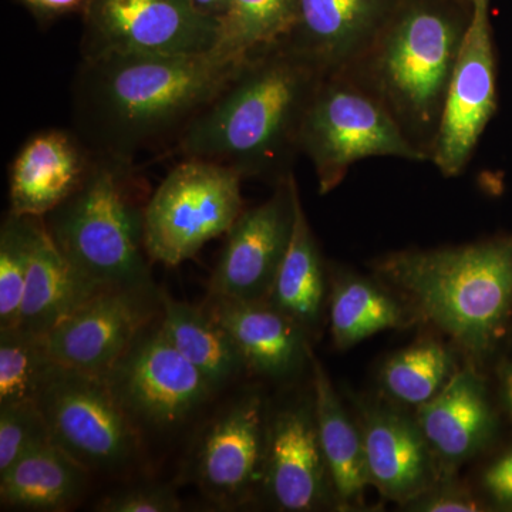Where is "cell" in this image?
<instances>
[{
    "label": "cell",
    "instance_id": "1",
    "mask_svg": "<svg viewBox=\"0 0 512 512\" xmlns=\"http://www.w3.org/2000/svg\"><path fill=\"white\" fill-rule=\"evenodd\" d=\"M248 59L214 52L82 59L73 80V130L94 154L134 163L141 151L175 143Z\"/></svg>",
    "mask_w": 512,
    "mask_h": 512
},
{
    "label": "cell",
    "instance_id": "2",
    "mask_svg": "<svg viewBox=\"0 0 512 512\" xmlns=\"http://www.w3.org/2000/svg\"><path fill=\"white\" fill-rule=\"evenodd\" d=\"M322 70L288 43L249 57L237 76L188 124L173 153L262 177L299 148V131Z\"/></svg>",
    "mask_w": 512,
    "mask_h": 512
},
{
    "label": "cell",
    "instance_id": "3",
    "mask_svg": "<svg viewBox=\"0 0 512 512\" xmlns=\"http://www.w3.org/2000/svg\"><path fill=\"white\" fill-rule=\"evenodd\" d=\"M377 272L468 355L484 357L512 312V235L464 247L396 252Z\"/></svg>",
    "mask_w": 512,
    "mask_h": 512
},
{
    "label": "cell",
    "instance_id": "4",
    "mask_svg": "<svg viewBox=\"0 0 512 512\" xmlns=\"http://www.w3.org/2000/svg\"><path fill=\"white\" fill-rule=\"evenodd\" d=\"M134 163L94 157L72 197L43 217L57 249L101 289L156 291Z\"/></svg>",
    "mask_w": 512,
    "mask_h": 512
},
{
    "label": "cell",
    "instance_id": "5",
    "mask_svg": "<svg viewBox=\"0 0 512 512\" xmlns=\"http://www.w3.org/2000/svg\"><path fill=\"white\" fill-rule=\"evenodd\" d=\"M242 180L234 168L200 158H183L175 165L144 211L151 262L173 268L227 234L244 211Z\"/></svg>",
    "mask_w": 512,
    "mask_h": 512
},
{
    "label": "cell",
    "instance_id": "6",
    "mask_svg": "<svg viewBox=\"0 0 512 512\" xmlns=\"http://www.w3.org/2000/svg\"><path fill=\"white\" fill-rule=\"evenodd\" d=\"M53 443L90 473H119L140 454V433L103 377L57 365L36 397Z\"/></svg>",
    "mask_w": 512,
    "mask_h": 512
},
{
    "label": "cell",
    "instance_id": "7",
    "mask_svg": "<svg viewBox=\"0 0 512 512\" xmlns=\"http://www.w3.org/2000/svg\"><path fill=\"white\" fill-rule=\"evenodd\" d=\"M299 150L311 158L320 194L338 187L350 165L362 158H423L379 103L346 84L325 82L303 116Z\"/></svg>",
    "mask_w": 512,
    "mask_h": 512
},
{
    "label": "cell",
    "instance_id": "8",
    "mask_svg": "<svg viewBox=\"0 0 512 512\" xmlns=\"http://www.w3.org/2000/svg\"><path fill=\"white\" fill-rule=\"evenodd\" d=\"M464 30L447 13L426 6L406 10L387 30L377 76L396 109L414 123L440 116Z\"/></svg>",
    "mask_w": 512,
    "mask_h": 512
},
{
    "label": "cell",
    "instance_id": "9",
    "mask_svg": "<svg viewBox=\"0 0 512 512\" xmlns=\"http://www.w3.org/2000/svg\"><path fill=\"white\" fill-rule=\"evenodd\" d=\"M103 380L137 427L156 430L180 426L215 393L154 319Z\"/></svg>",
    "mask_w": 512,
    "mask_h": 512
},
{
    "label": "cell",
    "instance_id": "10",
    "mask_svg": "<svg viewBox=\"0 0 512 512\" xmlns=\"http://www.w3.org/2000/svg\"><path fill=\"white\" fill-rule=\"evenodd\" d=\"M220 20L192 0H90L83 15L82 59L106 55H205Z\"/></svg>",
    "mask_w": 512,
    "mask_h": 512
},
{
    "label": "cell",
    "instance_id": "11",
    "mask_svg": "<svg viewBox=\"0 0 512 512\" xmlns=\"http://www.w3.org/2000/svg\"><path fill=\"white\" fill-rule=\"evenodd\" d=\"M296 194L295 178L288 174L268 201L242 211L225 234L208 296L245 302L268 299L291 242Z\"/></svg>",
    "mask_w": 512,
    "mask_h": 512
},
{
    "label": "cell",
    "instance_id": "12",
    "mask_svg": "<svg viewBox=\"0 0 512 512\" xmlns=\"http://www.w3.org/2000/svg\"><path fill=\"white\" fill-rule=\"evenodd\" d=\"M497 109L495 56L488 6H473L441 109L434 163L454 177L466 167Z\"/></svg>",
    "mask_w": 512,
    "mask_h": 512
},
{
    "label": "cell",
    "instance_id": "13",
    "mask_svg": "<svg viewBox=\"0 0 512 512\" xmlns=\"http://www.w3.org/2000/svg\"><path fill=\"white\" fill-rule=\"evenodd\" d=\"M268 424L259 394L235 400L208 424L192 463L195 481L208 500L235 507L262 485Z\"/></svg>",
    "mask_w": 512,
    "mask_h": 512
},
{
    "label": "cell",
    "instance_id": "14",
    "mask_svg": "<svg viewBox=\"0 0 512 512\" xmlns=\"http://www.w3.org/2000/svg\"><path fill=\"white\" fill-rule=\"evenodd\" d=\"M161 293L104 289L45 335L59 366L103 377L154 316Z\"/></svg>",
    "mask_w": 512,
    "mask_h": 512
},
{
    "label": "cell",
    "instance_id": "15",
    "mask_svg": "<svg viewBox=\"0 0 512 512\" xmlns=\"http://www.w3.org/2000/svg\"><path fill=\"white\" fill-rule=\"evenodd\" d=\"M262 487L284 511H316L336 500L313 400L269 417Z\"/></svg>",
    "mask_w": 512,
    "mask_h": 512
},
{
    "label": "cell",
    "instance_id": "16",
    "mask_svg": "<svg viewBox=\"0 0 512 512\" xmlns=\"http://www.w3.org/2000/svg\"><path fill=\"white\" fill-rule=\"evenodd\" d=\"M94 157L74 130L50 128L30 137L10 164L9 211L46 217L82 187Z\"/></svg>",
    "mask_w": 512,
    "mask_h": 512
},
{
    "label": "cell",
    "instance_id": "17",
    "mask_svg": "<svg viewBox=\"0 0 512 512\" xmlns=\"http://www.w3.org/2000/svg\"><path fill=\"white\" fill-rule=\"evenodd\" d=\"M202 306L227 330L247 370L256 375L286 379L311 360L308 333L271 303L208 296Z\"/></svg>",
    "mask_w": 512,
    "mask_h": 512
},
{
    "label": "cell",
    "instance_id": "18",
    "mask_svg": "<svg viewBox=\"0 0 512 512\" xmlns=\"http://www.w3.org/2000/svg\"><path fill=\"white\" fill-rule=\"evenodd\" d=\"M372 484L390 500L407 505L436 483V456L417 420L389 407L367 410L363 420Z\"/></svg>",
    "mask_w": 512,
    "mask_h": 512
},
{
    "label": "cell",
    "instance_id": "19",
    "mask_svg": "<svg viewBox=\"0 0 512 512\" xmlns=\"http://www.w3.org/2000/svg\"><path fill=\"white\" fill-rule=\"evenodd\" d=\"M416 420L434 456L447 466L480 453L494 430L483 380L468 369L454 373L433 399L421 404Z\"/></svg>",
    "mask_w": 512,
    "mask_h": 512
},
{
    "label": "cell",
    "instance_id": "20",
    "mask_svg": "<svg viewBox=\"0 0 512 512\" xmlns=\"http://www.w3.org/2000/svg\"><path fill=\"white\" fill-rule=\"evenodd\" d=\"M90 471L53 441L20 457L0 474L3 508L66 511L86 491Z\"/></svg>",
    "mask_w": 512,
    "mask_h": 512
},
{
    "label": "cell",
    "instance_id": "21",
    "mask_svg": "<svg viewBox=\"0 0 512 512\" xmlns=\"http://www.w3.org/2000/svg\"><path fill=\"white\" fill-rule=\"evenodd\" d=\"M313 407L323 454L328 463L336 503L340 507L357 504L372 484L367 467L365 440L340 402L329 375L311 352Z\"/></svg>",
    "mask_w": 512,
    "mask_h": 512
},
{
    "label": "cell",
    "instance_id": "22",
    "mask_svg": "<svg viewBox=\"0 0 512 512\" xmlns=\"http://www.w3.org/2000/svg\"><path fill=\"white\" fill-rule=\"evenodd\" d=\"M101 291L104 289L94 285L64 258L47 234L43 221L23 293L19 328L46 335Z\"/></svg>",
    "mask_w": 512,
    "mask_h": 512
},
{
    "label": "cell",
    "instance_id": "23",
    "mask_svg": "<svg viewBox=\"0 0 512 512\" xmlns=\"http://www.w3.org/2000/svg\"><path fill=\"white\" fill-rule=\"evenodd\" d=\"M383 5L384 0H298V25L286 43L325 72L372 33Z\"/></svg>",
    "mask_w": 512,
    "mask_h": 512
},
{
    "label": "cell",
    "instance_id": "24",
    "mask_svg": "<svg viewBox=\"0 0 512 512\" xmlns=\"http://www.w3.org/2000/svg\"><path fill=\"white\" fill-rule=\"evenodd\" d=\"M161 326L171 343L220 392L247 370L227 330L204 306L161 293Z\"/></svg>",
    "mask_w": 512,
    "mask_h": 512
},
{
    "label": "cell",
    "instance_id": "25",
    "mask_svg": "<svg viewBox=\"0 0 512 512\" xmlns=\"http://www.w3.org/2000/svg\"><path fill=\"white\" fill-rule=\"evenodd\" d=\"M325 292L322 259L298 191L291 242L265 302L313 333L322 319Z\"/></svg>",
    "mask_w": 512,
    "mask_h": 512
},
{
    "label": "cell",
    "instance_id": "26",
    "mask_svg": "<svg viewBox=\"0 0 512 512\" xmlns=\"http://www.w3.org/2000/svg\"><path fill=\"white\" fill-rule=\"evenodd\" d=\"M298 20V0H231L212 52L227 59H248L288 42Z\"/></svg>",
    "mask_w": 512,
    "mask_h": 512
},
{
    "label": "cell",
    "instance_id": "27",
    "mask_svg": "<svg viewBox=\"0 0 512 512\" xmlns=\"http://www.w3.org/2000/svg\"><path fill=\"white\" fill-rule=\"evenodd\" d=\"M402 320L399 303L365 279H345L333 289L330 330L336 348H352L382 330L397 328Z\"/></svg>",
    "mask_w": 512,
    "mask_h": 512
},
{
    "label": "cell",
    "instance_id": "28",
    "mask_svg": "<svg viewBox=\"0 0 512 512\" xmlns=\"http://www.w3.org/2000/svg\"><path fill=\"white\" fill-rule=\"evenodd\" d=\"M56 366L45 335L19 326L0 329V406L36 402Z\"/></svg>",
    "mask_w": 512,
    "mask_h": 512
},
{
    "label": "cell",
    "instance_id": "29",
    "mask_svg": "<svg viewBox=\"0 0 512 512\" xmlns=\"http://www.w3.org/2000/svg\"><path fill=\"white\" fill-rule=\"evenodd\" d=\"M454 373L453 355L439 342L426 340L390 357L382 383L394 399L419 407L433 399Z\"/></svg>",
    "mask_w": 512,
    "mask_h": 512
},
{
    "label": "cell",
    "instance_id": "30",
    "mask_svg": "<svg viewBox=\"0 0 512 512\" xmlns=\"http://www.w3.org/2000/svg\"><path fill=\"white\" fill-rule=\"evenodd\" d=\"M42 217L8 212L0 227V329L18 326Z\"/></svg>",
    "mask_w": 512,
    "mask_h": 512
},
{
    "label": "cell",
    "instance_id": "31",
    "mask_svg": "<svg viewBox=\"0 0 512 512\" xmlns=\"http://www.w3.org/2000/svg\"><path fill=\"white\" fill-rule=\"evenodd\" d=\"M49 441L52 436L36 402L0 406V474Z\"/></svg>",
    "mask_w": 512,
    "mask_h": 512
},
{
    "label": "cell",
    "instance_id": "32",
    "mask_svg": "<svg viewBox=\"0 0 512 512\" xmlns=\"http://www.w3.org/2000/svg\"><path fill=\"white\" fill-rule=\"evenodd\" d=\"M180 498L173 487L161 483L131 485L101 498L94 510L99 512H177Z\"/></svg>",
    "mask_w": 512,
    "mask_h": 512
},
{
    "label": "cell",
    "instance_id": "33",
    "mask_svg": "<svg viewBox=\"0 0 512 512\" xmlns=\"http://www.w3.org/2000/svg\"><path fill=\"white\" fill-rule=\"evenodd\" d=\"M410 510L426 512H473L480 511V505L464 488L433 487L421 494L412 503Z\"/></svg>",
    "mask_w": 512,
    "mask_h": 512
},
{
    "label": "cell",
    "instance_id": "34",
    "mask_svg": "<svg viewBox=\"0 0 512 512\" xmlns=\"http://www.w3.org/2000/svg\"><path fill=\"white\" fill-rule=\"evenodd\" d=\"M483 485L495 503L512 507V451L487 468Z\"/></svg>",
    "mask_w": 512,
    "mask_h": 512
},
{
    "label": "cell",
    "instance_id": "35",
    "mask_svg": "<svg viewBox=\"0 0 512 512\" xmlns=\"http://www.w3.org/2000/svg\"><path fill=\"white\" fill-rule=\"evenodd\" d=\"M33 13L39 22L53 20L70 15H84L90 0H19Z\"/></svg>",
    "mask_w": 512,
    "mask_h": 512
},
{
    "label": "cell",
    "instance_id": "36",
    "mask_svg": "<svg viewBox=\"0 0 512 512\" xmlns=\"http://www.w3.org/2000/svg\"><path fill=\"white\" fill-rule=\"evenodd\" d=\"M205 15L220 20L227 13L231 0H192Z\"/></svg>",
    "mask_w": 512,
    "mask_h": 512
},
{
    "label": "cell",
    "instance_id": "37",
    "mask_svg": "<svg viewBox=\"0 0 512 512\" xmlns=\"http://www.w3.org/2000/svg\"><path fill=\"white\" fill-rule=\"evenodd\" d=\"M503 392L507 406L512 410V366L505 369L503 376Z\"/></svg>",
    "mask_w": 512,
    "mask_h": 512
},
{
    "label": "cell",
    "instance_id": "38",
    "mask_svg": "<svg viewBox=\"0 0 512 512\" xmlns=\"http://www.w3.org/2000/svg\"><path fill=\"white\" fill-rule=\"evenodd\" d=\"M471 5L473 6H488L490 5V0H470Z\"/></svg>",
    "mask_w": 512,
    "mask_h": 512
}]
</instances>
